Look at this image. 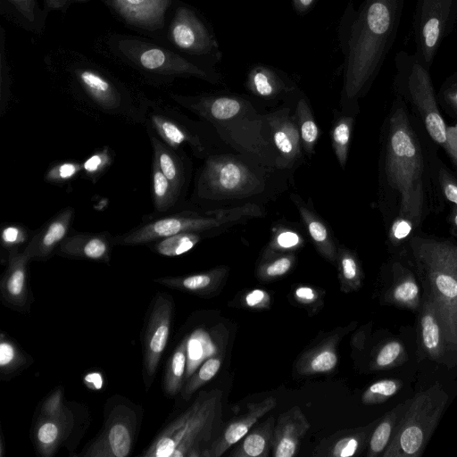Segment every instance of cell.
Listing matches in <instances>:
<instances>
[{
	"mask_svg": "<svg viewBox=\"0 0 457 457\" xmlns=\"http://www.w3.org/2000/svg\"><path fill=\"white\" fill-rule=\"evenodd\" d=\"M405 0H349L337 25L343 55L342 96L354 102L367 93L379 73L401 23Z\"/></svg>",
	"mask_w": 457,
	"mask_h": 457,
	"instance_id": "obj_1",
	"label": "cell"
},
{
	"mask_svg": "<svg viewBox=\"0 0 457 457\" xmlns=\"http://www.w3.org/2000/svg\"><path fill=\"white\" fill-rule=\"evenodd\" d=\"M428 165L405 101L396 95L387 119L384 144L386 180L395 193L398 208L392 229L409 234L428 215L431 203Z\"/></svg>",
	"mask_w": 457,
	"mask_h": 457,
	"instance_id": "obj_2",
	"label": "cell"
},
{
	"mask_svg": "<svg viewBox=\"0 0 457 457\" xmlns=\"http://www.w3.org/2000/svg\"><path fill=\"white\" fill-rule=\"evenodd\" d=\"M55 71L72 99L87 111L144 125L150 98L136 87L79 56L60 61Z\"/></svg>",
	"mask_w": 457,
	"mask_h": 457,
	"instance_id": "obj_3",
	"label": "cell"
},
{
	"mask_svg": "<svg viewBox=\"0 0 457 457\" xmlns=\"http://www.w3.org/2000/svg\"><path fill=\"white\" fill-rule=\"evenodd\" d=\"M222 391L198 393L193 403L168 422L142 452L143 457H210L222 430Z\"/></svg>",
	"mask_w": 457,
	"mask_h": 457,
	"instance_id": "obj_4",
	"label": "cell"
},
{
	"mask_svg": "<svg viewBox=\"0 0 457 457\" xmlns=\"http://www.w3.org/2000/svg\"><path fill=\"white\" fill-rule=\"evenodd\" d=\"M106 44L115 57L136 71L151 85H165L175 79L189 77L212 84H220L223 80L215 66L204 64L133 37L111 36Z\"/></svg>",
	"mask_w": 457,
	"mask_h": 457,
	"instance_id": "obj_5",
	"label": "cell"
},
{
	"mask_svg": "<svg viewBox=\"0 0 457 457\" xmlns=\"http://www.w3.org/2000/svg\"><path fill=\"white\" fill-rule=\"evenodd\" d=\"M396 95L411 104L433 142L457 168V126H448L438 108L429 69L415 54L399 51L395 57Z\"/></svg>",
	"mask_w": 457,
	"mask_h": 457,
	"instance_id": "obj_6",
	"label": "cell"
},
{
	"mask_svg": "<svg viewBox=\"0 0 457 457\" xmlns=\"http://www.w3.org/2000/svg\"><path fill=\"white\" fill-rule=\"evenodd\" d=\"M411 248L429 284L445 342L457 350V247L447 241L415 237Z\"/></svg>",
	"mask_w": 457,
	"mask_h": 457,
	"instance_id": "obj_7",
	"label": "cell"
},
{
	"mask_svg": "<svg viewBox=\"0 0 457 457\" xmlns=\"http://www.w3.org/2000/svg\"><path fill=\"white\" fill-rule=\"evenodd\" d=\"M262 214L260 207L246 204L199 213L181 211L150 216L129 231L114 236L115 246H136L158 241L181 232H209Z\"/></svg>",
	"mask_w": 457,
	"mask_h": 457,
	"instance_id": "obj_8",
	"label": "cell"
},
{
	"mask_svg": "<svg viewBox=\"0 0 457 457\" xmlns=\"http://www.w3.org/2000/svg\"><path fill=\"white\" fill-rule=\"evenodd\" d=\"M143 411L140 406L120 395L106 401L104 423L100 432L79 456L81 457H127L136 444Z\"/></svg>",
	"mask_w": 457,
	"mask_h": 457,
	"instance_id": "obj_9",
	"label": "cell"
},
{
	"mask_svg": "<svg viewBox=\"0 0 457 457\" xmlns=\"http://www.w3.org/2000/svg\"><path fill=\"white\" fill-rule=\"evenodd\" d=\"M168 39L179 53L195 61L216 66L222 51L210 21L196 9L179 3L168 27Z\"/></svg>",
	"mask_w": 457,
	"mask_h": 457,
	"instance_id": "obj_10",
	"label": "cell"
},
{
	"mask_svg": "<svg viewBox=\"0 0 457 457\" xmlns=\"http://www.w3.org/2000/svg\"><path fill=\"white\" fill-rule=\"evenodd\" d=\"M262 181L242 162L227 155L207 157L196 182L200 197L220 199L259 192Z\"/></svg>",
	"mask_w": 457,
	"mask_h": 457,
	"instance_id": "obj_11",
	"label": "cell"
},
{
	"mask_svg": "<svg viewBox=\"0 0 457 457\" xmlns=\"http://www.w3.org/2000/svg\"><path fill=\"white\" fill-rule=\"evenodd\" d=\"M144 126L174 149L189 147L197 157L206 154L207 141L199 126L168 103L150 99Z\"/></svg>",
	"mask_w": 457,
	"mask_h": 457,
	"instance_id": "obj_12",
	"label": "cell"
},
{
	"mask_svg": "<svg viewBox=\"0 0 457 457\" xmlns=\"http://www.w3.org/2000/svg\"><path fill=\"white\" fill-rule=\"evenodd\" d=\"M456 21L450 0L416 1L412 21L414 54L428 69Z\"/></svg>",
	"mask_w": 457,
	"mask_h": 457,
	"instance_id": "obj_13",
	"label": "cell"
},
{
	"mask_svg": "<svg viewBox=\"0 0 457 457\" xmlns=\"http://www.w3.org/2000/svg\"><path fill=\"white\" fill-rule=\"evenodd\" d=\"M174 303L172 297L157 293L151 303L144 328L143 347V381L146 388L151 387L161 359L165 351L170 334Z\"/></svg>",
	"mask_w": 457,
	"mask_h": 457,
	"instance_id": "obj_14",
	"label": "cell"
},
{
	"mask_svg": "<svg viewBox=\"0 0 457 457\" xmlns=\"http://www.w3.org/2000/svg\"><path fill=\"white\" fill-rule=\"evenodd\" d=\"M169 97L179 105L213 124L229 120L253 109L249 100L237 95L201 94L186 96L170 93Z\"/></svg>",
	"mask_w": 457,
	"mask_h": 457,
	"instance_id": "obj_15",
	"label": "cell"
},
{
	"mask_svg": "<svg viewBox=\"0 0 457 457\" xmlns=\"http://www.w3.org/2000/svg\"><path fill=\"white\" fill-rule=\"evenodd\" d=\"M29 262L22 250L11 251L0 282L3 303L19 312H27L32 301L29 283Z\"/></svg>",
	"mask_w": 457,
	"mask_h": 457,
	"instance_id": "obj_16",
	"label": "cell"
},
{
	"mask_svg": "<svg viewBox=\"0 0 457 457\" xmlns=\"http://www.w3.org/2000/svg\"><path fill=\"white\" fill-rule=\"evenodd\" d=\"M75 211L68 206L45 222L33 235L22 250L30 261H45L50 258L62 242L71 233Z\"/></svg>",
	"mask_w": 457,
	"mask_h": 457,
	"instance_id": "obj_17",
	"label": "cell"
},
{
	"mask_svg": "<svg viewBox=\"0 0 457 457\" xmlns=\"http://www.w3.org/2000/svg\"><path fill=\"white\" fill-rule=\"evenodd\" d=\"M122 21L137 29L157 31L163 28L173 0H107Z\"/></svg>",
	"mask_w": 457,
	"mask_h": 457,
	"instance_id": "obj_18",
	"label": "cell"
},
{
	"mask_svg": "<svg viewBox=\"0 0 457 457\" xmlns=\"http://www.w3.org/2000/svg\"><path fill=\"white\" fill-rule=\"evenodd\" d=\"M114 236L103 232L70 233L60 245L59 255L73 259L89 260L108 263L114 245Z\"/></svg>",
	"mask_w": 457,
	"mask_h": 457,
	"instance_id": "obj_19",
	"label": "cell"
},
{
	"mask_svg": "<svg viewBox=\"0 0 457 457\" xmlns=\"http://www.w3.org/2000/svg\"><path fill=\"white\" fill-rule=\"evenodd\" d=\"M277 400L269 396L260 402L249 403L246 411L222 428L210 449V457H220L241 440L265 414L273 410Z\"/></svg>",
	"mask_w": 457,
	"mask_h": 457,
	"instance_id": "obj_20",
	"label": "cell"
},
{
	"mask_svg": "<svg viewBox=\"0 0 457 457\" xmlns=\"http://www.w3.org/2000/svg\"><path fill=\"white\" fill-rule=\"evenodd\" d=\"M421 406L422 395L410 409L407 420L384 456H415L421 450L436 423V419L425 421L426 416L420 414Z\"/></svg>",
	"mask_w": 457,
	"mask_h": 457,
	"instance_id": "obj_21",
	"label": "cell"
},
{
	"mask_svg": "<svg viewBox=\"0 0 457 457\" xmlns=\"http://www.w3.org/2000/svg\"><path fill=\"white\" fill-rule=\"evenodd\" d=\"M75 416L68 406L57 417L38 416L32 429L35 447L40 455L50 457L67 441L75 429Z\"/></svg>",
	"mask_w": 457,
	"mask_h": 457,
	"instance_id": "obj_22",
	"label": "cell"
},
{
	"mask_svg": "<svg viewBox=\"0 0 457 457\" xmlns=\"http://www.w3.org/2000/svg\"><path fill=\"white\" fill-rule=\"evenodd\" d=\"M310 423L299 406H293L278 418L273 436L272 456L293 457Z\"/></svg>",
	"mask_w": 457,
	"mask_h": 457,
	"instance_id": "obj_23",
	"label": "cell"
},
{
	"mask_svg": "<svg viewBox=\"0 0 457 457\" xmlns=\"http://www.w3.org/2000/svg\"><path fill=\"white\" fill-rule=\"evenodd\" d=\"M245 87L253 96L265 100L280 98L295 88L284 71L264 63L251 66L245 77Z\"/></svg>",
	"mask_w": 457,
	"mask_h": 457,
	"instance_id": "obj_24",
	"label": "cell"
},
{
	"mask_svg": "<svg viewBox=\"0 0 457 457\" xmlns=\"http://www.w3.org/2000/svg\"><path fill=\"white\" fill-rule=\"evenodd\" d=\"M228 270L227 266H219L190 275L157 278H154V281L169 288L200 296H209L221 287L228 275Z\"/></svg>",
	"mask_w": 457,
	"mask_h": 457,
	"instance_id": "obj_25",
	"label": "cell"
},
{
	"mask_svg": "<svg viewBox=\"0 0 457 457\" xmlns=\"http://www.w3.org/2000/svg\"><path fill=\"white\" fill-rule=\"evenodd\" d=\"M291 200L299 211L301 219L319 253L333 265H337V247L333 235L321 218L295 194Z\"/></svg>",
	"mask_w": 457,
	"mask_h": 457,
	"instance_id": "obj_26",
	"label": "cell"
},
{
	"mask_svg": "<svg viewBox=\"0 0 457 457\" xmlns=\"http://www.w3.org/2000/svg\"><path fill=\"white\" fill-rule=\"evenodd\" d=\"M153 150V160L161 170L181 193L187 183V161L183 150H177L158 138L152 132L146 131Z\"/></svg>",
	"mask_w": 457,
	"mask_h": 457,
	"instance_id": "obj_27",
	"label": "cell"
},
{
	"mask_svg": "<svg viewBox=\"0 0 457 457\" xmlns=\"http://www.w3.org/2000/svg\"><path fill=\"white\" fill-rule=\"evenodd\" d=\"M343 330L326 337L322 342L303 353L296 361V370L302 375L328 373L338 362L337 344Z\"/></svg>",
	"mask_w": 457,
	"mask_h": 457,
	"instance_id": "obj_28",
	"label": "cell"
},
{
	"mask_svg": "<svg viewBox=\"0 0 457 457\" xmlns=\"http://www.w3.org/2000/svg\"><path fill=\"white\" fill-rule=\"evenodd\" d=\"M287 114V110L272 113L269 125L278 152L284 160L292 162L301 156L302 142L296 120Z\"/></svg>",
	"mask_w": 457,
	"mask_h": 457,
	"instance_id": "obj_29",
	"label": "cell"
},
{
	"mask_svg": "<svg viewBox=\"0 0 457 457\" xmlns=\"http://www.w3.org/2000/svg\"><path fill=\"white\" fill-rule=\"evenodd\" d=\"M275 420L272 416L252 429L237 443L231 457H267L272 451Z\"/></svg>",
	"mask_w": 457,
	"mask_h": 457,
	"instance_id": "obj_30",
	"label": "cell"
},
{
	"mask_svg": "<svg viewBox=\"0 0 457 457\" xmlns=\"http://www.w3.org/2000/svg\"><path fill=\"white\" fill-rule=\"evenodd\" d=\"M216 329H195L187 337V361L186 380L208 358L221 353L220 340H216ZM186 382V381H185Z\"/></svg>",
	"mask_w": 457,
	"mask_h": 457,
	"instance_id": "obj_31",
	"label": "cell"
},
{
	"mask_svg": "<svg viewBox=\"0 0 457 457\" xmlns=\"http://www.w3.org/2000/svg\"><path fill=\"white\" fill-rule=\"evenodd\" d=\"M1 12L20 27L40 33L44 29L45 12L37 0H0Z\"/></svg>",
	"mask_w": 457,
	"mask_h": 457,
	"instance_id": "obj_32",
	"label": "cell"
},
{
	"mask_svg": "<svg viewBox=\"0 0 457 457\" xmlns=\"http://www.w3.org/2000/svg\"><path fill=\"white\" fill-rule=\"evenodd\" d=\"M187 337L182 338L170 356L162 377L163 393L173 397L179 394L186 381Z\"/></svg>",
	"mask_w": 457,
	"mask_h": 457,
	"instance_id": "obj_33",
	"label": "cell"
},
{
	"mask_svg": "<svg viewBox=\"0 0 457 457\" xmlns=\"http://www.w3.org/2000/svg\"><path fill=\"white\" fill-rule=\"evenodd\" d=\"M152 195L154 215L170 212L179 204L182 195L154 160L152 161Z\"/></svg>",
	"mask_w": 457,
	"mask_h": 457,
	"instance_id": "obj_34",
	"label": "cell"
},
{
	"mask_svg": "<svg viewBox=\"0 0 457 457\" xmlns=\"http://www.w3.org/2000/svg\"><path fill=\"white\" fill-rule=\"evenodd\" d=\"M33 360L8 335H0V372L2 379H10L28 368Z\"/></svg>",
	"mask_w": 457,
	"mask_h": 457,
	"instance_id": "obj_35",
	"label": "cell"
},
{
	"mask_svg": "<svg viewBox=\"0 0 457 457\" xmlns=\"http://www.w3.org/2000/svg\"><path fill=\"white\" fill-rule=\"evenodd\" d=\"M428 300L424 305L420 320L422 343L429 355L438 357L445 343L444 330L436 305L431 298Z\"/></svg>",
	"mask_w": 457,
	"mask_h": 457,
	"instance_id": "obj_36",
	"label": "cell"
},
{
	"mask_svg": "<svg viewBox=\"0 0 457 457\" xmlns=\"http://www.w3.org/2000/svg\"><path fill=\"white\" fill-rule=\"evenodd\" d=\"M340 290L350 293L361 287L362 272L356 255L349 249L337 248V265Z\"/></svg>",
	"mask_w": 457,
	"mask_h": 457,
	"instance_id": "obj_37",
	"label": "cell"
},
{
	"mask_svg": "<svg viewBox=\"0 0 457 457\" xmlns=\"http://www.w3.org/2000/svg\"><path fill=\"white\" fill-rule=\"evenodd\" d=\"M205 232H181L158 241L147 246L154 253L167 257H176L187 253L202 239Z\"/></svg>",
	"mask_w": 457,
	"mask_h": 457,
	"instance_id": "obj_38",
	"label": "cell"
},
{
	"mask_svg": "<svg viewBox=\"0 0 457 457\" xmlns=\"http://www.w3.org/2000/svg\"><path fill=\"white\" fill-rule=\"evenodd\" d=\"M295 111L302 145L306 154L311 155L314 152L320 130L305 97L299 98Z\"/></svg>",
	"mask_w": 457,
	"mask_h": 457,
	"instance_id": "obj_39",
	"label": "cell"
},
{
	"mask_svg": "<svg viewBox=\"0 0 457 457\" xmlns=\"http://www.w3.org/2000/svg\"><path fill=\"white\" fill-rule=\"evenodd\" d=\"M223 353L213 355L205 360L197 370L186 380L180 392L185 401L190 400L192 395L204 384L212 379L219 372L222 361Z\"/></svg>",
	"mask_w": 457,
	"mask_h": 457,
	"instance_id": "obj_40",
	"label": "cell"
},
{
	"mask_svg": "<svg viewBox=\"0 0 457 457\" xmlns=\"http://www.w3.org/2000/svg\"><path fill=\"white\" fill-rule=\"evenodd\" d=\"M354 120L353 117H339L331 129L332 147L342 169H345L353 133Z\"/></svg>",
	"mask_w": 457,
	"mask_h": 457,
	"instance_id": "obj_41",
	"label": "cell"
},
{
	"mask_svg": "<svg viewBox=\"0 0 457 457\" xmlns=\"http://www.w3.org/2000/svg\"><path fill=\"white\" fill-rule=\"evenodd\" d=\"M114 161V153L109 146L96 150L83 162L81 175L84 179L96 183Z\"/></svg>",
	"mask_w": 457,
	"mask_h": 457,
	"instance_id": "obj_42",
	"label": "cell"
},
{
	"mask_svg": "<svg viewBox=\"0 0 457 457\" xmlns=\"http://www.w3.org/2000/svg\"><path fill=\"white\" fill-rule=\"evenodd\" d=\"M295 263L294 253L278 254L263 260L257 270L256 276L260 280L270 281L283 277L288 273Z\"/></svg>",
	"mask_w": 457,
	"mask_h": 457,
	"instance_id": "obj_43",
	"label": "cell"
},
{
	"mask_svg": "<svg viewBox=\"0 0 457 457\" xmlns=\"http://www.w3.org/2000/svg\"><path fill=\"white\" fill-rule=\"evenodd\" d=\"M82 162L73 160L53 162L44 174V180L52 185L63 186L81 174Z\"/></svg>",
	"mask_w": 457,
	"mask_h": 457,
	"instance_id": "obj_44",
	"label": "cell"
},
{
	"mask_svg": "<svg viewBox=\"0 0 457 457\" xmlns=\"http://www.w3.org/2000/svg\"><path fill=\"white\" fill-rule=\"evenodd\" d=\"M34 234L35 231L22 224L7 223L1 228V246L7 254L12 250H21V246H26Z\"/></svg>",
	"mask_w": 457,
	"mask_h": 457,
	"instance_id": "obj_45",
	"label": "cell"
},
{
	"mask_svg": "<svg viewBox=\"0 0 457 457\" xmlns=\"http://www.w3.org/2000/svg\"><path fill=\"white\" fill-rule=\"evenodd\" d=\"M303 244L300 236L291 230L281 228L276 231L269 247L263 254V260H267L278 254L289 253Z\"/></svg>",
	"mask_w": 457,
	"mask_h": 457,
	"instance_id": "obj_46",
	"label": "cell"
},
{
	"mask_svg": "<svg viewBox=\"0 0 457 457\" xmlns=\"http://www.w3.org/2000/svg\"><path fill=\"white\" fill-rule=\"evenodd\" d=\"M399 384L393 379H384L370 385L363 393L361 401L366 404L378 403L394 395Z\"/></svg>",
	"mask_w": 457,
	"mask_h": 457,
	"instance_id": "obj_47",
	"label": "cell"
},
{
	"mask_svg": "<svg viewBox=\"0 0 457 457\" xmlns=\"http://www.w3.org/2000/svg\"><path fill=\"white\" fill-rule=\"evenodd\" d=\"M360 446V438L356 435L341 436L326 448V455L332 457H350L355 455Z\"/></svg>",
	"mask_w": 457,
	"mask_h": 457,
	"instance_id": "obj_48",
	"label": "cell"
},
{
	"mask_svg": "<svg viewBox=\"0 0 457 457\" xmlns=\"http://www.w3.org/2000/svg\"><path fill=\"white\" fill-rule=\"evenodd\" d=\"M293 295L295 301L306 308L310 314L318 312L323 305L324 292H319L312 287H297Z\"/></svg>",
	"mask_w": 457,
	"mask_h": 457,
	"instance_id": "obj_49",
	"label": "cell"
},
{
	"mask_svg": "<svg viewBox=\"0 0 457 457\" xmlns=\"http://www.w3.org/2000/svg\"><path fill=\"white\" fill-rule=\"evenodd\" d=\"M436 179L444 197L457 209L456 179L442 164L437 165Z\"/></svg>",
	"mask_w": 457,
	"mask_h": 457,
	"instance_id": "obj_50",
	"label": "cell"
},
{
	"mask_svg": "<svg viewBox=\"0 0 457 457\" xmlns=\"http://www.w3.org/2000/svg\"><path fill=\"white\" fill-rule=\"evenodd\" d=\"M64 403L63 391L61 387L54 389L43 402L38 416L57 417L67 409Z\"/></svg>",
	"mask_w": 457,
	"mask_h": 457,
	"instance_id": "obj_51",
	"label": "cell"
},
{
	"mask_svg": "<svg viewBox=\"0 0 457 457\" xmlns=\"http://www.w3.org/2000/svg\"><path fill=\"white\" fill-rule=\"evenodd\" d=\"M391 432L392 425L388 420H383L376 428L370 440L369 456H376L385 449Z\"/></svg>",
	"mask_w": 457,
	"mask_h": 457,
	"instance_id": "obj_52",
	"label": "cell"
},
{
	"mask_svg": "<svg viewBox=\"0 0 457 457\" xmlns=\"http://www.w3.org/2000/svg\"><path fill=\"white\" fill-rule=\"evenodd\" d=\"M1 39V90H0V113L3 115L7 108V104L11 94V77L8 70L7 62L4 55V31H2Z\"/></svg>",
	"mask_w": 457,
	"mask_h": 457,
	"instance_id": "obj_53",
	"label": "cell"
},
{
	"mask_svg": "<svg viewBox=\"0 0 457 457\" xmlns=\"http://www.w3.org/2000/svg\"><path fill=\"white\" fill-rule=\"evenodd\" d=\"M438 98L451 112L457 114V72L444 82Z\"/></svg>",
	"mask_w": 457,
	"mask_h": 457,
	"instance_id": "obj_54",
	"label": "cell"
},
{
	"mask_svg": "<svg viewBox=\"0 0 457 457\" xmlns=\"http://www.w3.org/2000/svg\"><path fill=\"white\" fill-rule=\"evenodd\" d=\"M419 295V287L412 279L400 283L394 290V298L402 303H413Z\"/></svg>",
	"mask_w": 457,
	"mask_h": 457,
	"instance_id": "obj_55",
	"label": "cell"
},
{
	"mask_svg": "<svg viewBox=\"0 0 457 457\" xmlns=\"http://www.w3.org/2000/svg\"><path fill=\"white\" fill-rule=\"evenodd\" d=\"M403 348L400 343L396 341L389 342L385 345L378 352L375 363L378 367L383 368L392 364L400 355Z\"/></svg>",
	"mask_w": 457,
	"mask_h": 457,
	"instance_id": "obj_56",
	"label": "cell"
},
{
	"mask_svg": "<svg viewBox=\"0 0 457 457\" xmlns=\"http://www.w3.org/2000/svg\"><path fill=\"white\" fill-rule=\"evenodd\" d=\"M242 303L247 308L265 309L270 306V296L262 289H253L244 296Z\"/></svg>",
	"mask_w": 457,
	"mask_h": 457,
	"instance_id": "obj_57",
	"label": "cell"
},
{
	"mask_svg": "<svg viewBox=\"0 0 457 457\" xmlns=\"http://www.w3.org/2000/svg\"><path fill=\"white\" fill-rule=\"evenodd\" d=\"M317 2L318 0H291L294 11L300 16L306 15Z\"/></svg>",
	"mask_w": 457,
	"mask_h": 457,
	"instance_id": "obj_58",
	"label": "cell"
},
{
	"mask_svg": "<svg viewBox=\"0 0 457 457\" xmlns=\"http://www.w3.org/2000/svg\"><path fill=\"white\" fill-rule=\"evenodd\" d=\"M71 0H45L46 12L62 10L63 11Z\"/></svg>",
	"mask_w": 457,
	"mask_h": 457,
	"instance_id": "obj_59",
	"label": "cell"
},
{
	"mask_svg": "<svg viewBox=\"0 0 457 457\" xmlns=\"http://www.w3.org/2000/svg\"><path fill=\"white\" fill-rule=\"evenodd\" d=\"M451 221L453 227L457 229V209L453 207V211L451 212Z\"/></svg>",
	"mask_w": 457,
	"mask_h": 457,
	"instance_id": "obj_60",
	"label": "cell"
},
{
	"mask_svg": "<svg viewBox=\"0 0 457 457\" xmlns=\"http://www.w3.org/2000/svg\"><path fill=\"white\" fill-rule=\"evenodd\" d=\"M450 2L453 7V15L457 20V0H450Z\"/></svg>",
	"mask_w": 457,
	"mask_h": 457,
	"instance_id": "obj_61",
	"label": "cell"
}]
</instances>
